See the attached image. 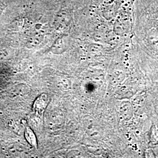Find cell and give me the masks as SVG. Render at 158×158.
Listing matches in <instances>:
<instances>
[{"label": "cell", "mask_w": 158, "mask_h": 158, "mask_svg": "<svg viewBox=\"0 0 158 158\" xmlns=\"http://www.w3.org/2000/svg\"><path fill=\"white\" fill-rule=\"evenodd\" d=\"M46 118L48 127L53 130L58 129L64 123V114L59 110L49 111Z\"/></svg>", "instance_id": "3957f363"}, {"label": "cell", "mask_w": 158, "mask_h": 158, "mask_svg": "<svg viewBox=\"0 0 158 158\" xmlns=\"http://www.w3.org/2000/svg\"><path fill=\"white\" fill-rule=\"evenodd\" d=\"M150 143L153 145H158V125H154L151 128L149 134Z\"/></svg>", "instance_id": "9c48e42d"}, {"label": "cell", "mask_w": 158, "mask_h": 158, "mask_svg": "<svg viewBox=\"0 0 158 158\" xmlns=\"http://www.w3.org/2000/svg\"><path fill=\"white\" fill-rule=\"evenodd\" d=\"M135 90L134 87L130 85H125L121 87L115 94L116 97L118 99H128L135 94Z\"/></svg>", "instance_id": "52a82bcc"}, {"label": "cell", "mask_w": 158, "mask_h": 158, "mask_svg": "<svg viewBox=\"0 0 158 158\" xmlns=\"http://www.w3.org/2000/svg\"><path fill=\"white\" fill-rule=\"evenodd\" d=\"M68 39L65 36H62L57 39L51 47L53 53L60 55L64 53L68 49Z\"/></svg>", "instance_id": "5b68a950"}, {"label": "cell", "mask_w": 158, "mask_h": 158, "mask_svg": "<svg viewBox=\"0 0 158 158\" xmlns=\"http://www.w3.org/2000/svg\"><path fill=\"white\" fill-rule=\"evenodd\" d=\"M125 77V76L124 73L116 71L111 76V81H112V83L114 85H119L124 80Z\"/></svg>", "instance_id": "8fae6325"}, {"label": "cell", "mask_w": 158, "mask_h": 158, "mask_svg": "<svg viewBox=\"0 0 158 158\" xmlns=\"http://www.w3.org/2000/svg\"><path fill=\"white\" fill-rule=\"evenodd\" d=\"M44 39V35L40 32H36L30 36L28 40V44L30 46H35L41 43Z\"/></svg>", "instance_id": "30bf717a"}, {"label": "cell", "mask_w": 158, "mask_h": 158, "mask_svg": "<svg viewBox=\"0 0 158 158\" xmlns=\"http://www.w3.org/2000/svg\"><path fill=\"white\" fill-rule=\"evenodd\" d=\"M103 46L97 44H93L88 46V51L91 55H97L102 52Z\"/></svg>", "instance_id": "7c38bea8"}, {"label": "cell", "mask_w": 158, "mask_h": 158, "mask_svg": "<svg viewBox=\"0 0 158 158\" xmlns=\"http://www.w3.org/2000/svg\"><path fill=\"white\" fill-rule=\"evenodd\" d=\"M72 19L71 14L66 10L57 12L53 21V26L57 31H62L67 28Z\"/></svg>", "instance_id": "7a4b0ae2"}, {"label": "cell", "mask_w": 158, "mask_h": 158, "mask_svg": "<svg viewBox=\"0 0 158 158\" xmlns=\"http://www.w3.org/2000/svg\"><path fill=\"white\" fill-rule=\"evenodd\" d=\"M119 111L121 117L125 121H129L134 116V108L131 103L128 100H124L121 102Z\"/></svg>", "instance_id": "8992f818"}, {"label": "cell", "mask_w": 158, "mask_h": 158, "mask_svg": "<svg viewBox=\"0 0 158 158\" xmlns=\"http://www.w3.org/2000/svg\"><path fill=\"white\" fill-rule=\"evenodd\" d=\"M49 103V97L47 94L42 93L40 94L34 101L33 104L34 112L40 115H42L45 113Z\"/></svg>", "instance_id": "277c9868"}, {"label": "cell", "mask_w": 158, "mask_h": 158, "mask_svg": "<svg viewBox=\"0 0 158 158\" xmlns=\"http://www.w3.org/2000/svg\"><path fill=\"white\" fill-rule=\"evenodd\" d=\"M24 136H25L26 141L31 146L37 149V147H38L37 138H36V136L35 135L34 131L32 130L30 127H27L25 128V132H24Z\"/></svg>", "instance_id": "ba28073f"}, {"label": "cell", "mask_w": 158, "mask_h": 158, "mask_svg": "<svg viewBox=\"0 0 158 158\" xmlns=\"http://www.w3.org/2000/svg\"><path fill=\"white\" fill-rule=\"evenodd\" d=\"M82 124L86 133L91 138L98 139L102 136V128L92 117L90 115L85 116L82 119Z\"/></svg>", "instance_id": "6da1fadb"}]
</instances>
